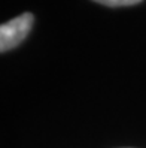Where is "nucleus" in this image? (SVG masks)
Returning <instances> with one entry per match:
<instances>
[{
  "label": "nucleus",
  "mask_w": 146,
  "mask_h": 148,
  "mask_svg": "<svg viewBox=\"0 0 146 148\" xmlns=\"http://www.w3.org/2000/svg\"><path fill=\"white\" fill-rule=\"evenodd\" d=\"M33 21H34L33 14L25 12L11 21L2 24V27H0V51L6 53V51L18 47L27 38L29 32L31 30Z\"/></svg>",
  "instance_id": "f257e3e1"
},
{
  "label": "nucleus",
  "mask_w": 146,
  "mask_h": 148,
  "mask_svg": "<svg viewBox=\"0 0 146 148\" xmlns=\"http://www.w3.org/2000/svg\"><path fill=\"white\" fill-rule=\"evenodd\" d=\"M97 3H101L105 6H110V8H118V6H131V5H137L142 0H94Z\"/></svg>",
  "instance_id": "f03ea898"
}]
</instances>
